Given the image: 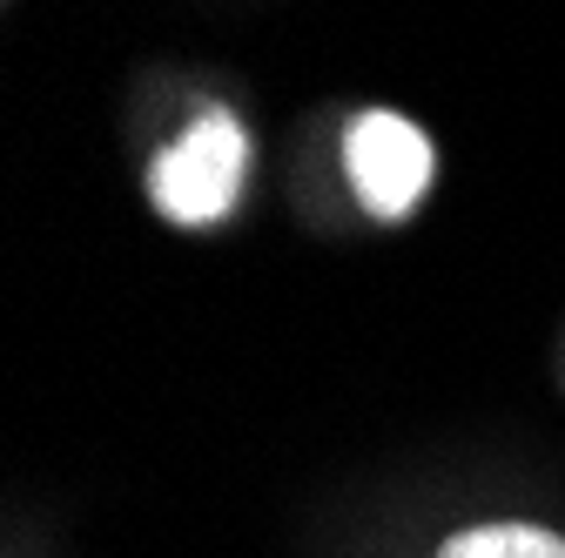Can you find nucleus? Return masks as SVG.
Here are the masks:
<instances>
[{"instance_id":"2","label":"nucleus","mask_w":565,"mask_h":558,"mask_svg":"<svg viewBox=\"0 0 565 558\" xmlns=\"http://www.w3.org/2000/svg\"><path fill=\"white\" fill-rule=\"evenodd\" d=\"M343 162H350V182H358V195L377 216H404L431 189V142H424L417 121H404L391 108H371V115L350 121Z\"/></svg>"},{"instance_id":"1","label":"nucleus","mask_w":565,"mask_h":558,"mask_svg":"<svg viewBox=\"0 0 565 558\" xmlns=\"http://www.w3.org/2000/svg\"><path fill=\"white\" fill-rule=\"evenodd\" d=\"M249 175V142H243V121L223 108H202L175 142L156 155L149 169V195L169 223H216L230 216V202Z\"/></svg>"},{"instance_id":"3","label":"nucleus","mask_w":565,"mask_h":558,"mask_svg":"<svg viewBox=\"0 0 565 558\" xmlns=\"http://www.w3.org/2000/svg\"><path fill=\"white\" fill-rule=\"evenodd\" d=\"M445 558H565V538L539 525H478V532H458Z\"/></svg>"}]
</instances>
